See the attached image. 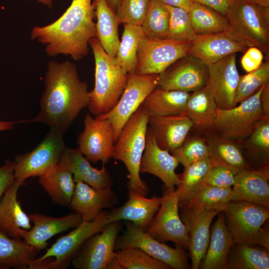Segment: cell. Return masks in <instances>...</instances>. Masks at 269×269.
Masks as SVG:
<instances>
[{
	"instance_id": "obj_1",
	"label": "cell",
	"mask_w": 269,
	"mask_h": 269,
	"mask_svg": "<svg viewBox=\"0 0 269 269\" xmlns=\"http://www.w3.org/2000/svg\"><path fill=\"white\" fill-rule=\"evenodd\" d=\"M45 88L37 116L26 122H39L62 134L90 102L87 82L80 79L75 64L69 61L48 62Z\"/></svg>"
},
{
	"instance_id": "obj_2",
	"label": "cell",
	"mask_w": 269,
	"mask_h": 269,
	"mask_svg": "<svg viewBox=\"0 0 269 269\" xmlns=\"http://www.w3.org/2000/svg\"><path fill=\"white\" fill-rule=\"evenodd\" d=\"M94 17L93 0H72L57 20L46 25L33 27L30 38L44 46L48 56L62 54L81 60L88 54L90 40L96 37Z\"/></svg>"
},
{
	"instance_id": "obj_3",
	"label": "cell",
	"mask_w": 269,
	"mask_h": 269,
	"mask_svg": "<svg viewBox=\"0 0 269 269\" xmlns=\"http://www.w3.org/2000/svg\"><path fill=\"white\" fill-rule=\"evenodd\" d=\"M95 59V86L89 92L88 109L97 116L107 113L119 101L127 85L125 73L116 57L107 53L97 37L89 42Z\"/></svg>"
},
{
	"instance_id": "obj_4",
	"label": "cell",
	"mask_w": 269,
	"mask_h": 269,
	"mask_svg": "<svg viewBox=\"0 0 269 269\" xmlns=\"http://www.w3.org/2000/svg\"><path fill=\"white\" fill-rule=\"evenodd\" d=\"M148 120V113L141 104L121 131L113 156L122 161L129 171L127 187L144 196L148 194L149 189L140 177L139 166L145 147Z\"/></svg>"
},
{
	"instance_id": "obj_5",
	"label": "cell",
	"mask_w": 269,
	"mask_h": 269,
	"mask_svg": "<svg viewBox=\"0 0 269 269\" xmlns=\"http://www.w3.org/2000/svg\"><path fill=\"white\" fill-rule=\"evenodd\" d=\"M228 33L247 47H256L269 57V6L251 0H231L226 13Z\"/></svg>"
},
{
	"instance_id": "obj_6",
	"label": "cell",
	"mask_w": 269,
	"mask_h": 269,
	"mask_svg": "<svg viewBox=\"0 0 269 269\" xmlns=\"http://www.w3.org/2000/svg\"><path fill=\"white\" fill-rule=\"evenodd\" d=\"M108 214L102 211L93 220L83 222L74 230L59 238L42 256L31 263L28 269L67 268L86 240L105 228Z\"/></svg>"
},
{
	"instance_id": "obj_7",
	"label": "cell",
	"mask_w": 269,
	"mask_h": 269,
	"mask_svg": "<svg viewBox=\"0 0 269 269\" xmlns=\"http://www.w3.org/2000/svg\"><path fill=\"white\" fill-rule=\"evenodd\" d=\"M265 85L238 106L229 109L217 108L213 130L220 136L237 142L248 137L256 124L265 117L260 102Z\"/></svg>"
},
{
	"instance_id": "obj_8",
	"label": "cell",
	"mask_w": 269,
	"mask_h": 269,
	"mask_svg": "<svg viewBox=\"0 0 269 269\" xmlns=\"http://www.w3.org/2000/svg\"><path fill=\"white\" fill-rule=\"evenodd\" d=\"M158 79V74L129 75L127 85L116 105L107 113L96 116L98 119H108L111 123L114 143L131 116L147 96L157 88Z\"/></svg>"
},
{
	"instance_id": "obj_9",
	"label": "cell",
	"mask_w": 269,
	"mask_h": 269,
	"mask_svg": "<svg viewBox=\"0 0 269 269\" xmlns=\"http://www.w3.org/2000/svg\"><path fill=\"white\" fill-rule=\"evenodd\" d=\"M63 135L50 130L33 150L17 155L14 161V178L25 181L29 177L39 176L56 165L66 148Z\"/></svg>"
},
{
	"instance_id": "obj_10",
	"label": "cell",
	"mask_w": 269,
	"mask_h": 269,
	"mask_svg": "<svg viewBox=\"0 0 269 269\" xmlns=\"http://www.w3.org/2000/svg\"><path fill=\"white\" fill-rule=\"evenodd\" d=\"M190 42L144 36L137 50V75L159 74L180 58L189 54Z\"/></svg>"
},
{
	"instance_id": "obj_11",
	"label": "cell",
	"mask_w": 269,
	"mask_h": 269,
	"mask_svg": "<svg viewBox=\"0 0 269 269\" xmlns=\"http://www.w3.org/2000/svg\"><path fill=\"white\" fill-rule=\"evenodd\" d=\"M128 248H138L154 259L168 265L171 269L189 268L187 257L183 248L168 246L132 222L126 224V230L124 234L118 236L114 250Z\"/></svg>"
},
{
	"instance_id": "obj_12",
	"label": "cell",
	"mask_w": 269,
	"mask_h": 269,
	"mask_svg": "<svg viewBox=\"0 0 269 269\" xmlns=\"http://www.w3.org/2000/svg\"><path fill=\"white\" fill-rule=\"evenodd\" d=\"M208 77V66L200 59L187 54L158 74L157 87L192 93L206 86Z\"/></svg>"
},
{
	"instance_id": "obj_13",
	"label": "cell",
	"mask_w": 269,
	"mask_h": 269,
	"mask_svg": "<svg viewBox=\"0 0 269 269\" xmlns=\"http://www.w3.org/2000/svg\"><path fill=\"white\" fill-rule=\"evenodd\" d=\"M122 227L121 220L107 224L105 228L82 244L71 263L77 269H106L114 256L115 244Z\"/></svg>"
},
{
	"instance_id": "obj_14",
	"label": "cell",
	"mask_w": 269,
	"mask_h": 269,
	"mask_svg": "<svg viewBox=\"0 0 269 269\" xmlns=\"http://www.w3.org/2000/svg\"><path fill=\"white\" fill-rule=\"evenodd\" d=\"M163 200L146 232L158 241H171L188 248L189 238L185 225L179 214L178 192L165 190Z\"/></svg>"
},
{
	"instance_id": "obj_15",
	"label": "cell",
	"mask_w": 269,
	"mask_h": 269,
	"mask_svg": "<svg viewBox=\"0 0 269 269\" xmlns=\"http://www.w3.org/2000/svg\"><path fill=\"white\" fill-rule=\"evenodd\" d=\"M235 244L253 245L252 238L269 218V208L241 201H231L223 211Z\"/></svg>"
},
{
	"instance_id": "obj_16",
	"label": "cell",
	"mask_w": 269,
	"mask_h": 269,
	"mask_svg": "<svg viewBox=\"0 0 269 269\" xmlns=\"http://www.w3.org/2000/svg\"><path fill=\"white\" fill-rule=\"evenodd\" d=\"M84 126L78 138V148L91 162L107 163L113 157L115 145L111 123L108 119H94L87 114Z\"/></svg>"
},
{
	"instance_id": "obj_17",
	"label": "cell",
	"mask_w": 269,
	"mask_h": 269,
	"mask_svg": "<svg viewBox=\"0 0 269 269\" xmlns=\"http://www.w3.org/2000/svg\"><path fill=\"white\" fill-rule=\"evenodd\" d=\"M207 66V85L212 92L217 108L229 109L236 107L235 96L240 77L236 66V53Z\"/></svg>"
},
{
	"instance_id": "obj_18",
	"label": "cell",
	"mask_w": 269,
	"mask_h": 269,
	"mask_svg": "<svg viewBox=\"0 0 269 269\" xmlns=\"http://www.w3.org/2000/svg\"><path fill=\"white\" fill-rule=\"evenodd\" d=\"M219 212L217 210L181 208L180 217L186 226L189 238L192 269H199L209 245L211 222Z\"/></svg>"
},
{
	"instance_id": "obj_19",
	"label": "cell",
	"mask_w": 269,
	"mask_h": 269,
	"mask_svg": "<svg viewBox=\"0 0 269 269\" xmlns=\"http://www.w3.org/2000/svg\"><path fill=\"white\" fill-rule=\"evenodd\" d=\"M178 164L177 159L169 151L158 146L147 127L145 147L140 163L139 172L157 176L163 182L166 190H172L180 182L179 175L175 172Z\"/></svg>"
},
{
	"instance_id": "obj_20",
	"label": "cell",
	"mask_w": 269,
	"mask_h": 269,
	"mask_svg": "<svg viewBox=\"0 0 269 269\" xmlns=\"http://www.w3.org/2000/svg\"><path fill=\"white\" fill-rule=\"evenodd\" d=\"M75 187L69 207L79 214L83 222L93 220L105 208L119 204V198L112 188L97 190L80 180Z\"/></svg>"
},
{
	"instance_id": "obj_21",
	"label": "cell",
	"mask_w": 269,
	"mask_h": 269,
	"mask_svg": "<svg viewBox=\"0 0 269 269\" xmlns=\"http://www.w3.org/2000/svg\"><path fill=\"white\" fill-rule=\"evenodd\" d=\"M248 47L232 37L227 31L196 34L190 41L189 54L202 60L207 65L237 52H245Z\"/></svg>"
},
{
	"instance_id": "obj_22",
	"label": "cell",
	"mask_w": 269,
	"mask_h": 269,
	"mask_svg": "<svg viewBox=\"0 0 269 269\" xmlns=\"http://www.w3.org/2000/svg\"><path fill=\"white\" fill-rule=\"evenodd\" d=\"M28 216L34 226L24 232L22 240L39 251L47 247V241L53 236L70 228H75L83 222L81 216L76 213L61 217L48 216L39 213L31 214Z\"/></svg>"
},
{
	"instance_id": "obj_23",
	"label": "cell",
	"mask_w": 269,
	"mask_h": 269,
	"mask_svg": "<svg viewBox=\"0 0 269 269\" xmlns=\"http://www.w3.org/2000/svg\"><path fill=\"white\" fill-rule=\"evenodd\" d=\"M269 166L243 170L235 176L231 201H246L269 208Z\"/></svg>"
},
{
	"instance_id": "obj_24",
	"label": "cell",
	"mask_w": 269,
	"mask_h": 269,
	"mask_svg": "<svg viewBox=\"0 0 269 269\" xmlns=\"http://www.w3.org/2000/svg\"><path fill=\"white\" fill-rule=\"evenodd\" d=\"M25 184V181L14 178L0 202V230L17 240H22L24 232L31 228L30 218L22 209L17 198L18 189Z\"/></svg>"
},
{
	"instance_id": "obj_25",
	"label": "cell",
	"mask_w": 269,
	"mask_h": 269,
	"mask_svg": "<svg viewBox=\"0 0 269 269\" xmlns=\"http://www.w3.org/2000/svg\"><path fill=\"white\" fill-rule=\"evenodd\" d=\"M193 123L186 115L149 117L148 127L158 146L171 152L184 142Z\"/></svg>"
},
{
	"instance_id": "obj_26",
	"label": "cell",
	"mask_w": 269,
	"mask_h": 269,
	"mask_svg": "<svg viewBox=\"0 0 269 269\" xmlns=\"http://www.w3.org/2000/svg\"><path fill=\"white\" fill-rule=\"evenodd\" d=\"M128 188V200L122 206L108 212L107 223L122 220H128L146 231L159 209L163 197L154 196L148 198L130 187Z\"/></svg>"
},
{
	"instance_id": "obj_27",
	"label": "cell",
	"mask_w": 269,
	"mask_h": 269,
	"mask_svg": "<svg viewBox=\"0 0 269 269\" xmlns=\"http://www.w3.org/2000/svg\"><path fill=\"white\" fill-rule=\"evenodd\" d=\"M59 161L73 173L75 180H80L97 190L112 188L113 180L103 164L101 169L92 167L78 148H65Z\"/></svg>"
},
{
	"instance_id": "obj_28",
	"label": "cell",
	"mask_w": 269,
	"mask_h": 269,
	"mask_svg": "<svg viewBox=\"0 0 269 269\" xmlns=\"http://www.w3.org/2000/svg\"><path fill=\"white\" fill-rule=\"evenodd\" d=\"M217 215L210 231L207 250L199 265L202 269H227L228 255L234 244L223 211Z\"/></svg>"
},
{
	"instance_id": "obj_29",
	"label": "cell",
	"mask_w": 269,
	"mask_h": 269,
	"mask_svg": "<svg viewBox=\"0 0 269 269\" xmlns=\"http://www.w3.org/2000/svg\"><path fill=\"white\" fill-rule=\"evenodd\" d=\"M204 133L209 147V158L213 166L225 167L235 175L252 169L237 141L220 136L213 129Z\"/></svg>"
},
{
	"instance_id": "obj_30",
	"label": "cell",
	"mask_w": 269,
	"mask_h": 269,
	"mask_svg": "<svg viewBox=\"0 0 269 269\" xmlns=\"http://www.w3.org/2000/svg\"><path fill=\"white\" fill-rule=\"evenodd\" d=\"M38 182L54 204L69 206L75 182L73 173L59 161L52 168L38 176Z\"/></svg>"
},
{
	"instance_id": "obj_31",
	"label": "cell",
	"mask_w": 269,
	"mask_h": 269,
	"mask_svg": "<svg viewBox=\"0 0 269 269\" xmlns=\"http://www.w3.org/2000/svg\"><path fill=\"white\" fill-rule=\"evenodd\" d=\"M190 93L155 88L145 98L142 105L149 117L186 115Z\"/></svg>"
},
{
	"instance_id": "obj_32",
	"label": "cell",
	"mask_w": 269,
	"mask_h": 269,
	"mask_svg": "<svg viewBox=\"0 0 269 269\" xmlns=\"http://www.w3.org/2000/svg\"><path fill=\"white\" fill-rule=\"evenodd\" d=\"M217 106L211 89L206 85L190 93L186 106V115L193 127L204 132L212 130Z\"/></svg>"
},
{
	"instance_id": "obj_33",
	"label": "cell",
	"mask_w": 269,
	"mask_h": 269,
	"mask_svg": "<svg viewBox=\"0 0 269 269\" xmlns=\"http://www.w3.org/2000/svg\"><path fill=\"white\" fill-rule=\"evenodd\" d=\"M95 6L96 37L105 51L116 57L120 42L116 13L105 0H93Z\"/></svg>"
},
{
	"instance_id": "obj_34",
	"label": "cell",
	"mask_w": 269,
	"mask_h": 269,
	"mask_svg": "<svg viewBox=\"0 0 269 269\" xmlns=\"http://www.w3.org/2000/svg\"><path fill=\"white\" fill-rule=\"evenodd\" d=\"M39 252L23 240L11 238L0 230V269H28Z\"/></svg>"
},
{
	"instance_id": "obj_35",
	"label": "cell",
	"mask_w": 269,
	"mask_h": 269,
	"mask_svg": "<svg viewBox=\"0 0 269 269\" xmlns=\"http://www.w3.org/2000/svg\"><path fill=\"white\" fill-rule=\"evenodd\" d=\"M209 157L195 162L184 167L183 172L179 175L180 182L178 192L179 208H186L190 201L203 184L212 166Z\"/></svg>"
},
{
	"instance_id": "obj_36",
	"label": "cell",
	"mask_w": 269,
	"mask_h": 269,
	"mask_svg": "<svg viewBox=\"0 0 269 269\" xmlns=\"http://www.w3.org/2000/svg\"><path fill=\"white\" fill-rule=\"evenodd\" d=\"M245 143L248 155L246 161L255 169L269 165V118L264 117L255 125Z\"/></svg>"
},
{
	"instance_id": "obj_37",
	"label": "cell",
	"mask_w": 269,
	"mask_h": 269,
	"mask_svg": "<svg viewBox=\"0 0 269 269\" xmlns=\"http://www.w3.org/2000/svg\"><path fill=\"white\" fill-rule=\"evenodd\" d=\"M269 253L265 248L234 244L228 258L227 269H269Z\"/></svg>"
},
{
	"instance_id": "obj_38",
	"label": "cell",
	"mask_w": 269,
	"mask_h": 269,
	"mask_svg": "<svg viewBox=\"0 0 269 269\" xmlns=\"http://www.w3.org/2000/svg\"><path fill=\"white\" fill-rule=\"evenodd\" d=\"M144 36L141 26L124 24L116 57L124 72L128 75L135 74L138 45Z\"/></svg>"
},
{
	"instance_id": "obj_39",
	"label": "cell",
	"mask_w": 269,
	"mask_h": 269,
	"mask_svg": "<svg viewBox=\"0 0 269 269\" xmlns=\"http://www.w3.org/2000/svg\"><path fill=\"white\" fill-rule=\"evenodd\" d=\"M167 264L151 257L136 248L115 251L106 269H169Z\"/></svg>"
},
{
	"instance_id": "obj_40",
	"label": "cell",
	"mask_w": 269,
	"mask_h": 269,
	"mask_svg": "<svg viewBox=\"0 0 269 269\" xmlns=\"http://www.w3.org/2000/svg\"><path fill=\"white\" fill-rule=\"evenodd\" d=\"M188 13L196 34L226 32L229 30L226 16L209 7L193 3Z\"/></svg>"
},
{
	"instance_id": "obj_41",
	"label": "cell",
	"mask_w": 269,
	"mask_h": 269,
	"mask_svg": "<svg viewBox=\"0 0 269 269\" xmlns=\"http://www.w3.org/2000/svg\"><path fill=\"white\" fill-rule=\"evenodd\" d=\"M232 193V188H222L203 184L186 208L195 211H223L231 201Z\"/></svg>"
},
{
	"instance_id": "obj_42",
	"label": "cell",
	"mask_w": 269,
	"mask_h": 269,
	"mask_svg": "<svg viewBox=\"0 0 269 269\" xmlns=\"http://www.w3.org/2000/svg\"><path fill=\"white\" fill-rule=\"evenodd\" d=\"M169 13L164 4L150 0L148 10L141 25L145 36L165 39L167 34Z\"/></svg>"
},
{
	"instance_id": "obj_43",
	"label": "cell",
	"mask_w": 269,
	"mask_h": 269,
	"mask_svg": "<svg viewBox=\"0 0 269 269\" xmlns=\"http://www.w3.org/2000/svg\"><path fill=\"white\" fill-rule=\"evenodd\" d=\"M169 13L168 32L165 39L190 42L196 35L190 21L188 11L165 4Z\"/></svg>"
},
{
	"instance_id": "obj_44",
	"label": "cell",
	"mask_w": 269,
	"mask_h": 269,
	"mask_svg": "<svg viewBox=\"0 0 269 269\" xmlns=\"http://www.w3.org/2000/svg\"><path fill=\"white\" fill-rule=\"evenodd\" d=\"M268 82H269V60L263 62L256 70L244 75H240L235 93V106L250 97Z\"/></svg>"
},
{
	"instance_id": "obj_45",
	"label": "cell",
	"mask_w": 269,
	"mask_h": 269,
	"mask_svg": "<svg viewBox=\"0 0 269 269\" xmlns=\"http://www.w3.org/2000/svg\"><path fill=\"white\" fill-rule=\"evenodd\" d=\"M171 154L184 167L209 157V147L204 136L194 135L186 137L183 143L173 150Z\"/></svg>"
},
{
	"instance_id": "obj_46",
	"label": "cell",
	"mask_w": 269,
	"mask_h": 269,
	"mask_svg": "<svg viewBox=\"0 0 269 269\" xmlns=\"http://www.w3.org/2000/svg\"><path fill=\"white\" fill-rule=\"evenodd\" d=\"M150 0H122L116 12L119 24L141 26Z\"/></svg>"
},
{
	"instance_id": "obj_47",
	"label": "cell",
	"mask_w": 269,
	"mask_h": 269,
	"mask_svg": "<svg viewBox=\"0 0 269 269\" xmlns=\"http://www.w3.org/2000/svg\"><path fill=\"white\" fill-rule=\"evenodd\" d=\"M235 176L230 169L225 167L212 166L203 184L222 188H232Z\"/></svg>"
},
{
	"instance_id": "obj_48",
	"label": "cell",
	"mask_w": 269,
	"mask_h": 269,
	"mask_svg": "<svg viewBox=\"0 0 269 269\" xmlns=\"http://www.w3.org/2000/svg\"><path fill=\"white\" fill-rule=\"evenodd\" d=\"M263 53L258 48L249 47L241 59V64L247 72H250L258 68L263 62Z\"/></svg>"
},
{
	"instance_id": "obj_49",
	"label": "cell",
	"mask_w": 269,
	"mask_h": 269,
	"mask_svg": "<svg viewBox=\"0 0 269 269\" xmlns=\"http://www.w3.org/2000/svg\"><path fill=\"white\" fill-rule=\"evenodd\" d=\"M14 161L10 160H6L0 167V202L5 191L14 180Z\"/></svg>"
},
{
	"instance_id": "obj_50",
	"label": "cell",
	"mask_w": 269,
	"mask_h": 269,
	"mask_svg": "<svg viewBox=\"0 0 269 269\" xmlns=\"http://www.w3.org/2000/svg\"><path fill=\"white\" fill-rule=\"evenodd\" d=\"M193 3L209 7L223 15L230 5L231 0H191Z\"/></svg>"
},
{
	"instance_id": "obj_51",
	"label": "cell",
	"mask_w": 269,
	"mask_h": 269,
	"mask_svg": "<svg viewBox=\"0 0 269 269\" xmlns=\"http://www.w3.org/2000/svg\"><path fill=\"white\" fill-rule=\"evenodd\" d=\"M266 222L254 234L252 243L269 250V228L268 223Z\"/></svg>"
},
{
	"instance_id": "obj_52",
	"label": "cell",
	"mask_w": 269,
	"mask_h": 269,
	"mask_svg": "<svg viewBox=\"0 0 269 269\" xmlns=\"http://www.w3.org/2000/svg\"><path fill=\"white\" fill-rule=\"evenodd\" d=\"M260 102L264 116L269 118V82L267 83L262 89Z\"/></svg>"
},
{
	"instance_id": "obj_53",
	"label": "cell",
	"mask_w": 269,
	"mask_h": 269,
	"mask_svg": "<svg viewBox=\"0 0 269 269\" xmlns=\"http://www.w3.org/2000/svg\"><path fill=\"white\" fill-rule=\"evenodd\" d=\"M164 4L179 7L189 11L193 2L191 0H158Z\"/></svg>"
},
{
	"instance_id": "obj_54",
	"label": "cell",
	"mask_w": 269,
	"mask_h": 269,
	"mask_svg": "<svg viewBox=\"0 0 269 269\" xmlns=\"http://www.w3.org/2000/svg\"><path fill=\"white\" fill-rule=\"evenodd\" d=\"M111 9L116 13L119 8L122 0H105Z\"/></svg>"
},
{
	"instance_id": "obj_55",
	"label": "cell",
	"mask_w": 269,
	"mask_h": 269,
	"mask_svg": "<svg viewBox=\"0 0 269 269\" xmlns=\"http://www.w3.org/2000/svg\"><path fill=\"white\" fill-rule=\"evenodd\" d=\"M17 123L18 122H0V131L10 130L13 128V125Z\"/></svg>"
},
{
	"instance_id": "obj_56",
	"label": "cell",
	"mask_w": 269,
	"mask_h": 269,
	"mask_svg": "<svg viewBox=\"0 0 269 269\" xmlns=\"http://www.w3.org/2000/svg\"><path fill=\"white\" fill-rule=\"evenodd\" d=\"M38 2L44 4L50 8H52L54 0H37Z\"/></svg>"
},
{
	"instance_id": "obj_57",
	"label": "cell",
	"mask_w": 269,
	"mask_h": 269,
	"mask_svg": "<svg viewBox=\"0 0 269 269\" xmlns=\"http://www.w3.org/2000/svg\"><path fill=\"white\" fill-rule=\"evenodd\" d=\"M254 2L258 4L259 5L269 7V0H251Z\"/></svg>"
}]
</instances>
